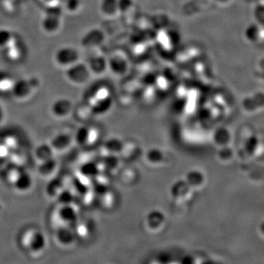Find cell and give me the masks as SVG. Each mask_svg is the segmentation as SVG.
Returning a JSON list of instances; mask_svg holds the SVG:
<instances>
[{
    "mask_svg": "<svg viewBox=\"0 0 264 264\" xmlns=\"http://www.w3.org/2000/svg\"><path fill=\"white\" fill-rule=\"evenodd\" d=\"M14 37L9 30L0 28V48L6 49L14 41Z\"/></svg>",
    "mask_w": 264,
    "mask_h": 264,
    "instance_id": "30bf717a",
    "label": "cell"
},
{
    "mask_svg": "<svg viewBox=\"0 0 264 264\" xmlns=\"http://www.w3.org/2000/svg\"><path fill=\"white\" fill-rule=\"evenodd\" d=\"M90 73L91 70L88 65L77 62V63L67 67L65 76L66 78L71 83L80 85L88 81L90 77Z\"/></svg>",
    "mask_w": 264,
    "mask_h": 264,
    "instance_id": "6da1fadb",
    "label": "cell"
},
{
    "mask_svg": "<svg viewBox=\"0 0 264 264\" xmlns=\"http://www.w3.org/2000/svg\"><path fill=\"white\" fill-rule=\"evenodd\" d=\"M118 11L126 12L133 6V0H118Z\"/></svg>",
    "mask_w": 264,
    "mask_h": 264,
    "instance_id": "8fae6325",
    "label": "cell"
},
{
    "mask_svg": "<svg viewBox=\"0 0 264 264\" xmlns=\"http://www.w3.org/2000/svg\"><path fill=\"white\" fill-rule=\"evenodd\" d=\"M80 54L75 48L70 46H64L58 49L54 55V59L58 65L62 67L69 66L77 63L79 60Z\"/></svg>",
    "mask_w": 264,
    "mask_h": 264,
    "instance_id": "7a4b0ae2",
    "label": "cell"
},
{
    "mask_svg": "<svg viewBox=\"0 0 264 264\" xmlns=\"http://www.w3.org/2000/svg\"><path fill=\"white\" fill-rule=\"evenodd\" d=\"M104 34L99 29H93L85 34L82 39V45L85 48H93L99 46L104 41Z\"/></svg>",
    "mask_w": 264,
    "mask_h": 264,
    "instance_id": "5b68a950",
    "label": "cell"
},
{
    "mask_svg": "<svg viewBox=\"0 0 264 264\" xmlns=\"http://www.w3.org/2000/svg\"><path fill=\"white\" fill-rule=\"evenodd\" d=\"M61 11L56 8L46 13V17L42 21V27L48 33H54L60 27Z\"/></svg>",
    "mask_w": 264,
    "mask_h": 264,
    "instance_id": "3957f363",
    "label": "cell"
},
{
    "mask_svg": "<svg viewBox=\"0 0 264 264\" xmlns=\"http://www.w3.org/2000/svg\"><path fill=\"white\" fill-rule=\"evenodd\" d=\"M33 88L34 86L32 81L26 80V79H21L13 84L11 91L16 98L23 99L30 96Z\"/></svg>",
    "mask_w": 264,
    "mask_h": 264,
    "instance_id": "277c9868",
    "label": "cell"
},
{
    "mask_svg": "<svg viewBox=\"0 0 264 264\" xmlns=\"http://www.w3.org/2000/svg\"><path fill=\"white\" fill-rule=\"evenodd\" d=\"M118 0H101V11L104 15L112 17L118 12Z\"/></svg>",
    "mask_w": 264,
    "mask_h": 264,
    "instance_id": "ba28073f",
    "label": "cell"
},
{
    "mask_svg": "<svg viewBox=\"0 0 264 264\" xmlns=\"http://www.w3.org/2000/svg\"><path fill=\"white\" fill-rule=\"evenodd\" d=\"M88 67L91 72L100 75V74L104 73L107 70L108 62L102 57H93L90 59Z\"/></svg>",
    "mask_w": 264,
    "mask_h": 264,
    "instance_id": "52a82bcc",
    "label": "cell"
},
{
    "mask_svg": "<svg viewBox=\"0 0 264 264\" xmlns=\"http://www.w3.org/2000/svg\"><path fill=\"white\" fill-rule=\"evenodd\" d=\"M70 109V102L66 99L57 100L52 106V112L57 116L65 115Z\"/></svg>",
    "mask_w": 264,
    "mask_h": 264,
    "instance_id": "9c48e42d",
    "label": "cell"
},
{
    "mask_svg": "<svg viewBox=\"0 0 264 264\" xmlns=\"http://www.w3.org/2000/svg\"><path fill=\"white\" fill-rule=\"evenodd\" d=\"M108 66L116 75H121L125 74L128 69V63L124 58L120 56H115L111 58L108 62Z\"/></svg>",
    "mask_w": 264,
    "mask_h": 264,
    "instance_id": "8992f818",
    "label": "cell"
},
{
    "mask_svg": "<svg viewBox=\"0 0 264 264\" xmlns=\"http://www.w3.org/2000/svg\"><path fill=\"white\" fill-rule=\"evenodd\" d=\"M65 8L68 11H75L80 6V0H65Z\"/></svg>",
    "mask_w": 264,
    "mask_h": 264,
    "instance_id": "7c38bea8",
    "label": "cell"
}]
</instances>
